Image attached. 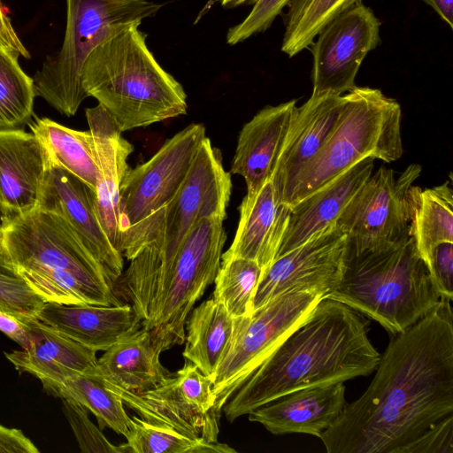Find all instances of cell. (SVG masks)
Returning a JSON list of instances; mask_svg holds the SVG:
<instances>
[{
  "mask_svg": "<svg viewBox=\"0 0 453 453\" xmlns=\"http://www.w3.org/2000/svg\"><path fill=\"white\" fill-rule=\"evenodd\" d=\"M450 300L394 335L370 386L319 436L327 453H401L453 414Z\"/></svg>",
  "mask_w": 453,
  "mask_h": 453,
  "instance_id": "obj_1",
  "label": "cell"
},
{
  "mask_svg": "<svg viewBox=\"0 0 453 453\" xmlns=\"http://www.w3.org/2000/svg\"><path fill=\"white\" fill-rule=\"evenodd\" d=\"M368 326L365 316L344 303L321 299L226 403V420L297 389L372 373L380 354Z\"/></svg>",
  "mask_w": 453,
  "mask_h": 453,
  "instance_id": "obj_2",
  "label": "cell"
},
{
  "mask_svg": "<svg viewBox=\"0 0 453 453\" xmlns=\"http://www.w3.org/2000/svg\"><path fill=\"white\" fill-rule=\"evenodd\" d=\"M224 220H200L169 258L154 243L143 247L115 285L160 355L185 342L188 317L214 282L226 240Z\"/></svg>",
  "mask_w": 453,
  "mask_h": 453,
  "instance_id": "obj_3",
  "label": "cell"
},
{
  "mask_svg": "<svg viewBox=\"0 0 453 453\" xmlns=\"http://www.w3.org/2000/svg\"><path fill=\"white\" fill-rule=\"evenodd\" d=\"M134 23L109 36L87 58L82 86L123 133L185 115L187 94L149 50Z\"/></svg>",
  "mask_w": 453,
  "mask_h": 453,
  "instance_id": "obj_4",
  "label": "cell"
},
{
  "mask_svg": "<svg viewBox=\"0 0 453 453\" xmlns=\"http://www.w3.org/2000/svg\"><path fill=\"white\" fill-rule=\"evenodd\" d=\"M326 298L344 303L395 335L433 310L441 296L410 236L380 251H346L340 279Z\"/></svg>",
  "mask_w": 453,
  "mask_h": 453,
  "instance_id": "obj_5",
  "label": "cell"
},
{
  "mask_svg": "<svg viewBox=\"0 0 453 453\" xmlns=\"http://www.w3.org/2000/svg\"><path fill=\"white\" fill-rule=\"evenodd\" d=\"M342 100L328 138L292 181L283 204L293 206L367 157L390 163L403 156L402 110L396 100L379 88L357 86Z\"/></svg>",
  "mask_w": 453,
  "mask_h": 453,
  "instance_id": "obj_6",
  "label": "cell"
},
{
  "mask_svg": "<svg viewBox=\"0 0 453 453\" xmlns=\"http://www.w3.org/2000/svg\"><path fill=\"white\" fill-rule=\"evenodd\" d=\"M65 37L33 81L36 96L66 117L88 97L81 72L90 52L109 36L154 16L162 4L148 0H65Z\"/></svg>",
  "mask_w": 453,
  "mask_h": 453,
  "instance_id": "obj_7",
  "label": "cell"
},
{
  "mask_svg": "<svg viewBox=\"0 0 453 453\" xmlns=\"http://www.w3.org/2000/svg\"><path fill=\"white\" fill-rule=\"evenodd\" d=\"M231 193V173L223 166L219 150L205 137L176 194L146 222L124 233L119 252L131 260L143 247L154 243L164 258L172 257L200 220L226 219Z\"/></svg>",
  "mask_w": 453,
  "mask_h": 453,
  "instance_id": "obj_8",
  "label": "cell"
},
{
  "mask_svg": "<svg viewBox=\"0 0 453 453\" xmlns=\"http://www.w3.org/2000/svg\"><path fill=\"white\" fill-rule=\"evenodd\" d=\"M1 222L3 251L16 269L73 276L107 305L121 304L106 271L62 216L36 208Z\"/></svg>",
  "mask_w": 453,
  "mask_h": 453,
  "instance_id": "obj_9",
  "label": "cell"
},
{
  "mask_svg": "<svg viewBox=\"0 0 453 453\" xmlns=\"http://www.w3.org/2000/svg\"><path fill=\"white\" fill-rule=\"evenodd\" d=\"M323 298L308 291L285 292L249 315L234 319L230 344L212 378L213 409L219 415L235 391Z\"/></svg>",
  "mask_w": 453,
  "mask_h": 453,
  "instance_id": "obj_10",
  "label": "cell"
},
{
  "mask_svg": "<svg viewBox=\"0 0 453 453\" xmlns=\"http://www.w3.org/2000/svg\"><path fill=\"white\" fill-rule=\"evenodd\" d=\"M421 166L411 164L396 178L380 167L368 178L340 215L336 226L347 234V253L388 249L408 239L421 188L414 181Z\"/></svg>",
  "mask_w": 453,
  "mask_h": 453,
  "instance_id": "obj_11",
  "label": "cell"
},
{
  "mask_svg": "<svg viewBox=\"0 0 453 453\" xmlns=\"http://www.w3.org/2000/svg\"><path fill=\"white\" fill-rule=\"evenodd\" d=\"M211 387L212 379L186 360L181 369L146 392L107 388L142 419L196 441L215 442L219 415L213 409Z\"/></svg>",
  "mask_w": 453,
  "mask_h": 453,
  "instance_id": "obj_12",
  "label": "cell"
},
{
  "mask_svg": "<svg viewBox=\"0 0 453 453\" xmlns=\"http://www.w3.org/2000/svg\"><path fill=\"white\" fill-rule=\"evenodd\" d=\"M205 137L203 125L190 124L168 139L148 161L127 170L119 193L121 238L171 201Z\"/></svg>",
  "mask_w": 453,
  "mask_h": 453,
  "instance_id": "obj_13",
  "label": "cell"
},
{
  "mask_svg": "<svg viewBox=\"0 0 453 453\" xmlns=\"http://www.w3.org/2000/svg\"><path fill=\"white\" fill-rule=\"evenodd\" d=\"M380 21L358 2L330 21L311 43V96H342L354 89L366 55L380 43Z\"/></svg>",
  "mask_w": 453,
  "mask_h": 453,
  "instance_id": "obj_14",
  "label": "cell"
},
{
  "mask_svg": "<svg viewBox=\"0 0 453 453\" xmlns=\"http://www.w3.org/2000/svg\"><path fill=\"white\" fill-rule=\"evenodd\" d=\"M346 249V233L332 226L276 257L263 270L251 311L289 291H308L326 297L340 279Z\"/></svg>",
  "mask_w": 453,
  "mask_h": 453,
  "instance_id": "obj_15",
  "label": "cell"
},
{
  "mask_svg": "<svg viewBox=\"0 0 453 453\" xmlns=\"http://www.w3.org/2000/svg\"><path fill=\"white\" fill-rule=\"evenodd\" d=\"M37 208L58 213L106 271L114 286L123 272V256L112 246L97 218L93 191L58 168L47 171Z\"/></svg>",
  "mask_w": 453,
  "mask_h": 453,
  "instance_id": "obj_16",
  "label": "cell"
},
{
  "mask_svg": "<svg viewBox=\"0 0 453 453\" xmlns=\"http://www.w3.org/2000/svg\"><path fill=\"white\" fill-rule=\"evenodd\" d=\"M86 118L94 139L98 167L93 193L94 206L111 243L119 252L122 234L120 186L129 169L127 158L134 148L122 137V132L100 104L88 108Z\"/></svg>",
  "mask_w": 453,
  "mask_h": 453,
  "instance_id": "obj_17",
  "label": "cell"
},
{
  "mask_svg": "<svg viewBox=\"0 0 453 453\" xmlns=\"http://www.w3.org/2000/svg\"><path fill=\"white\" fill-rule=\"evenodd\" d=\"M50 168L46 151L32 132L0 130L1 219L37 208Z\"/></svg>",
  "mask_w": 453,
  "mask_h": 453,
  "instance_id": "obj_18",
  "label": "cell"
},
{
  "mask_svg": "<svg viewBox=\"0 0 453 453\" xmlns=\"http://www.w3.org/2000/svg\"><path fill=\"white\" fill-rule=\"evenodd\" d=\"M344 382L307 387L289 392L250 412L249 420L275 435L320 436L346 405Z\"/></svg>",
  "mask_w": 453,
  "mask_h": 453,
  "instance_id": "obj_19",
  "label": "cell"
},
{
  "mask_svg": "<svg viewBox=\"0 0 453 453\" xmlns=\"http://www.w3.org/2000/svg\"><path fill=\"white\" fill-rule=\"evenodd\" d=\"M342 101V95L311 96L296 107L271 178L280 203L295 178L323 147L341 112Z\"/></svg>",
  "mask_w": 453,
  "mask_h": 453,
  "instance_id": "obj_20",
  "label": "cell"
},
{
  "mask_svg": "<svg viewBox=\"0 0 453 453\" xmlns=\"http://www.w3.org/2000/svg\"><path fill=\"white\" fill-rule=\"evenodd\" d=\"M240 219L231 246L221 261L242 257L257 262L263 270L276 257L285 233L289 207L281 203L271 179L254 193H247L239 206Z\"/></svg>",
  "mask_w": 453,
  "mask_h": 453,
  "instance_id": "obj_21",
  "label": "cell"
},
{
  "mask_svg": "<svg viewBox=\"0 0 453 453\" xmlns=\"http://www.w3.org/2000/svg\"><path fill=\"white\" fill-rule=\"evenodd\" d=\"M296 101L260 110L240 131L231 173L241 175L247 193H254L269 180L283 147Z\"/></svg>",
  "mask_w": 453,
  "mask_h": 453,
  "instance_id": "obj_22",
  "label": "cell"
},
{
  "mask_svg": "<svg viewBox=\"0 0 453 453\" xmlns=\"http://www.w3.org/2000/svg\"><path fill=\"white\" fill-rule=\"evenodd\" d=\"M374 158L367 157L293 206L276 257L296 249L336 222L372 175ZM275 257V258H276Z\"/></svg>",
  "mask_w": 453,
  "mask_h": 453,
  "instance_id": "obj_23",
  "label": "cell"
},
{
  "mask_svg": "<svg viewBox=\"0 0 453 453\" xmlns=\"http://www.w3.org/2000/svg\"><path fill=\"white\" fill-rule=\"evenodd\" d=\"M36 319L96 352L105 351L141 328L129 303L105 306L47 302Z\"/></svg>",
  "mask_w": 453,
  "mask_h": 453,
  "instance_id": "obj_24",
  "label": "cell"
},
{
  "mask_svg": "<svg viewBox=\"0 0 453 453\" xmlns=\"http://www.w3.org/2000/svg\"><path fill=\"white\" fill-rule=\"evenodd\" d=\"M30 336L28 349L6 352V358L21 372L40 380H57L75 372L94 375L96 351L61 334L36 319H19Z\"/></svg>",
  "mask_w": 453,
  "mask_h": 453,
  "instance_id": "obj_25",
  "label": "cell"
},
{
  "mask_svg": "<svg viewBox=\"0 0 453 453\" xmlns=\"http://www.w3.org/2000/svg\"><path fill=\"white\" fill-rule=\"evenodd\" d=\"M173 375L160 362L147 331L139 328L105 350L94 375L107 387L131 393L150 390Z\"/></svg>",
  "mask_w": 453,
  "mask_h": 453,
  "instance_id": "obj_26",
  "label": "cell"
},
{
  "mask_svg": "<svg viewBox=\"0 0 453 453\" xmlns=\"http://www.w3.org/2000/svg\"><path fill=\"white\" fill-rule=\"evenodd\" d=\"M188 319L182 355L212 379L230 344L234 319L213 298L196 307Z\"/></svg>",
  "mask_w": 453,
  "mask_h": 453,
  "instance_id": "obj_27",
  "label": "cell"
},
{
  "mask_svg": "<svg viewBox=\"0 0 453 453\" xmlns=\"http://www.w3.org/2000/svg\"><path fill=\"white\" fill-rule=\"evenodd\" d=\"M29 127L44 148L50 168L66 171L94 193L98 167L90 130H74L47 118L36 119Z\"/></svg>",
  "mask_w": 453,
  "mask_h": 453,
  "instance_id": "obj_28",
  "label": "cell"
},
{
  "mask_svg": "<svg viewBox=\"0 0 453 453\" xmlns=\"http://www.w3.org/2000/svg\"><path fill=\"white\" fill-rule=\"evenodd\" d=\"M49 395L73 400L92 412L101 429L108 427L127 437L131 418L121 398L97 377L75 372L57 380H42Z\"/></svg>",
  "mask_w": 453,
  "mask_h": 453,
  "instance_id": "obj_29",
  "label": "cell"
},
{
  "mask_svg": "<svg viewBox=\"0 0 453 453\" xmlns=\"http://www.w3.org/2000/svg\"><path fill=\"white\" fill-rule=\"evenodd\" d=\"M410 235L426 265L437 244L453 242L451 178L439 186L420 190L411 222Z\"/></svg>",
  "mask_w": 453,
  "mask_h": 453,
  "instance_id": "obj_30",
  "label": "cell"
},
{
  "mask_svg": "<svg viewBox=\"0 0 453 453\" xmlns=\"http://www.w3.org/2000/svg\"><path fill=\"white\" fill-rule=\"evenodd\" d=\"M362 0H291L284 18L280 50L289 58L310 48L334 18Z\"/></svg>",
  "mask_w": 453,
  "mask_h": 453,
  "instance_id": "obj_31",
  "label": "cell"
},
{
  "mask_svg": "<svg viewBox=\"0 0 453 453\" xmlns=\"http://www.w3.org/2000/svg\"><path fill=\"white\" fill-rule=\"evenodd\" d=\"M19 57L0 43V130L20 129L33 115L34 81L22 70Z\"/></svg>",
  "mask_w": 453,
  "mask_h": 453,
  "instance_id": "obj_32",
  "label": "cell"
},
{
  "mask_svg": "<svg viewBox=\"0 0 453 453\" xmlns=\"http://www.w3.org/2000/svg\"><path fill=\"white\" fill-rule=\"evenodd\" d=\"M122 453H235L226 443L191 439L177 431L131 418Z\"/></svg>",
  "mask_w": 453,
  "mask_h": 453,
  "instance_id": "obj_33",
  "label": "cell"
},
{
  "mask_svg": "<svg viewBox=\"0 0 453 453\" xmlns=\"http://www.w3.org/2000/svg\"><path fill=\"white\" fill-rule=\"evenodd\" d=\"M263 268L255 261L235 257L220 262L212 298L234 318L251 312V303Z\"/></svg>",
  "mask_w": 453,
  "mask_h": 453,
  "instance_id": "obj_34",
  "label": "cell"
},
{
  "mask_svg": "<svg viewBox=\"0 0 453 453\" xmlns=\"http://www.w3.org/2000/svg\"><path fill=\"white\" fill-rule=\"evenodd\" d=\"M45 303L4 252L0 254V308L19 319H36Z\"/></svg>",
  "mask_w": 453,
  "mask_h": 453,
  "instance_id": "obj_35",
  "label": "cell"
},
{
  "mask_svg": "<svg viewBox=\"0 0 453 453\" xmlns=\"http://www.w3.org/2000/svg\"><path fill=\"white\" fill-rule=\"evenodd\" d=\"M63 412L83 453H122L120 445L110 442L89 419L84 406L73 400L63 399Z\"/></svg>",
  "mask_w": 453,
  "mask_h": 453,
  "instance_id": "obj_36",
  "label": "cell"
},
{
  "mask_svg": "<svg viewBox=\"0 0 453 453\" xmlns=\"http://www.w3.org/2000/svg\"><path fill=\"white\" fill-rule=\"evenodd\" d=\"M291 0H257L248 16L229 28L226 42L234 45L250 36L265 31Z\"/></svg>",
  "mask_w": 453,
  "mask_h": 453,
  "instance_id": "obj_37",
  "label": "cell"
},
{
  "mask_svg": "<svg viewBox=\"0 0 453 453\" xmlns=\"http://www.w3.org/2000/svg\"><path fill=\"white\" fill-rule=\"evenodd\" d=\"M401 453H453V414L428 427Z\"/></svg>",
  "mask_w": 453,
  "mask_h": 453,
  "instance_id": "obj_38",
  "label": "cell"
},
{
  "mask_svg": "<svg viewBox=\"0 0 453 453\" xmlns=\"http://www.w3.org/2000/svg\"><path fill=\"white\" fill-rule=\"evenodd\" d=\"M430 276L441 297L453 300V242L437 244L426 262Z\"/></svg>",
  "mask_w": 453,
  "mask_h": 453,
  "instance_id": "obj_39",
  "label": "cell"
},
{
  "mask_svg": "<svg viewBox=\"0 0 453 453\" xmlns=\"http://www.w3.org/2000/svg\"><path fill=\"white\" fill-rule=\"evenodd\" d=\"M0 453H39V449L21 430L0 424Z\"/></svg>",
  "mask_w": 453,
  "mask_h": 453,
  "instance_id": "obj_40",
  "label": "cell"
},
{
  "mask_svg": "<svg viewBox=\"0 0 453 453\" xmlns=\"http://www.w3.org/2000/svg\"><path fill=\"white\" fill-rule=\"evenodd\" d=\"M0 332L18 343L21 349H28L30 336L24 323L0 308Z\"/></svg>",
  "mask_w": 453,
  "mask_h": 453,
  "instance_id": "obj_41",
  "label": "cell"
},
{
  "mask_svg": "<svg viewBox=\"0 0 453 453\" xmlns=\"http://www.w3.org/2000/svg\"><path fill=\"white\" fill-rule=\"evenodd\" d=\"M0 43L18 52L19 56L29 58L30 54L18 37L9 17L4 11L0 0Z\"/></svg>",
  "mask_w": 453,
  "mask_h": 453,
  "instance_id": "obj_42",
  "label": "cell"
},
{
  "mask_svg": "<svg viewBox=\"0 0 453 453\" xmlns=\"http://www.w3.org/2000/svg\"><path fill=\"white\" fill-rule=\"evenodd\" d=\"M439 15V17L453 28V0H421Z\"/></svg>",
  "mask_w": 453,
  "mask_h": 453,
  "instance_id": "obj_43",
  "label": "cell"
},
{
  "mask_svg": "<svg viewBox=\"0 0 453 453\" xmlns=\"http://www.w3.org/2000/svg\"><path fill=\"white\" fill-rule=\"evenodd\" d=\"M257 0H221L224 7L233 8L244 3H255Z\"/></svg>",
  "mask_w": 453,
  "mask_h": 453,
  "instance_id": "obj_44",
  "label": "cell"
},
{
  "mask_svg": "<svg viewBox=\"0 0 453 453\" xmlns=\"http://www.w3.org/2000/svg\"><path fill=\"white\" fill-rule=\"evenodd\" d=\"M2 241H3V233H2V226L0 224V254H2L3 251V246H2Z\"/></svg>",
  "mask_w": 453,
  "mask_h": 453,
  "instance_id": "obj_45",
  "label": "cell"
}]
</instances>
